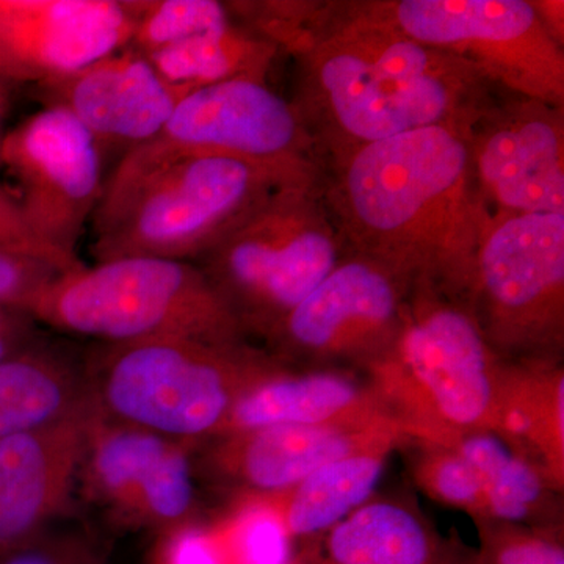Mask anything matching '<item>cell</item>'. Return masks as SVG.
Instances as JSON below:
<instances>
[{"label":"cell","instance_id":"1","mask_svg":"<svg viewBox=\"0 0 564 564\" xmlns=\"http://www.w3.org/2000/svg\"><path fill=\"white\" fill-rule=\"evenodd\" d=\"M256 35L300 66L293 106L329 158L417 129L469 133L492 102L478 70L404 35L364 7L234 2Z\"/></svg>","mask_w":564,"mask_h":564},{"label":"cell","instance_id":"2","mask_svg":"<svg viewBox=\"0 0 564 564\" xmlns=\"http://www.w3.org/2000/svg\"><path fill=\"white\" fill-rule=\"evenodd\" d=\"M467 135L436 126L364 144L322 180L348 251L466 304L491 218Z\"/></svg>","mask_w":564,"mask_h":564},{"label":"cell","instance_id":"3","mask_svg":"<svg viewBox=\"0 0 564 564\" xmlns=\"http://www.w3.org/2000/svg\"><path fill=\"white\" fill-rule=\"evenodd\" d=\"M285 185L296 184L237 159L141 144L122 155L104 184L90 221L91 256L95 262H195L263 196Z\"/></svg>","mask_w":564,"mask_h":564},{"label":"cell","instance_id":"4","mask_svg":"<svg viewBox=\"0 0 564 564\" xmlns=\"http://www.w3.org/2000/svg\"><path fill=\"white\" fill-rule=\"evenodd\" d=\"M85 369L104 417L196 445L221 433L245 393L291 367L250 343L147 339L101 344Z\"/></svg>","mask_w":564,"mask_h":564},{"label":"cell","instance_id":"5","mask_svg":"<svg viewBox=\"0 0 564 564\" xmlns=\"http://www.w3.org/2000/svg\"><path fill=\"white\" fill-rule=\"evenodd\" d=\"M502 364L466 303L415 285L402 333L366 370L411 437L499 430Z\"/></svg>","mask_w":564,"mask_h":564},{"label":"cell","instance_id":"6","mask_svg":"<svg viewBox=\"0 0 564 564\" xmlns=\"http://www.w3.org/2000/svg\"><path fill=\"white\" fill-rule=\"evenodd\" d=\"M39 323L101 344L248 343L243 326L193 262L124 258L62 274L31 307Z\"/></svg>","mask_w":564,"mask_h":564},{"label":"cell","instance_id":"7","mask_svg":"<svg viewBox=\"0 0 564 564\" xmlns=\"http://www.w3.org/2000/svg\"><path fill=\"white\" fill-rule=\"evenodd\" d=\"M348 252L322 184L285 185L263 196L193 263L247 336L267 339Z\"/></svg>","mask_w":564,"mask_h":564},{"label":"cell","instance_id":"8","mask_svg":"<svg viewBox=\"0 0 564 564\" xmlns=\"http://www.w3.org/2000/svg\"><path fill=\"white\" fill-rule=\"evenodd\" d=\"M467 307L503 361H563L564 214L491 215Z\"/></svg>","mask_w":564,"mask_h":564},{"label":"cell","instance_id":"9","mask_svg":"<svg viewBox=\"0 0 564 564\" xmlns=\"http://www.w3.org/2000/svg\"><path fill=\"white\" fill-rule=\"evenodd\" d=\"M364 7L404 35L466 62L489 85L563 107V43L534 2L391 0Z\"/></svg>","mask_w":564,"mask_h":564},{"label":"cell","instance_id":"10","mask_svg":"<svg viewBox=\"0 0 564 564\" xmlns=\"http://www.w3.org/2000/svg\"><path fill=\"white\" fill-rule=\"evenodd\" d=\"M414 288L348 252L267 337L265 350L293 370L366 372L399 339Z\"/></svg>","mask_w":564,"mask_h":564},{"label":"cell","instance_id":"11","mask_svg":"<svg viewBox=\"0 0 564 564\" xmlns=\"http://www.w3.org/2000/svg\"><path fill=\"white\" fill-rule=\"evenodd\" d=\"M148 147L223 155L296 185L322 184L323 159L299 110L263 80L236 79L185 95Z\"/></svg>","mask_w":564,"mask_h":564},{"label":"cell","instance_id":"12","mask_svg":"<svg viewBox=\"0 0 564 564\" xmlns=\"http://www.w3.org/2000/svg\"><path fill=\"white\" fill-rule=\"evenodd\" d=\"M101 148L62 107H44L3 135L0 166L17 180V196L39 239L66 258L76 248L104 192Z\"/></svg>","mask_w":564,"mask_h":564},{"label":"cell","instance_id":"13","mask_svg":"<svg viewBox=\"0 0 564 564\" xmlns=\"http://www.w3.org/2000/svg\"><path fill=\"white\" fill-rule=\"evenodd\" d=\"M79 486L121 524L166 533L195 524L193 445L110 421L99 411L88 434L77 491Z\"/></svg>","mask_w":564,"mask_h":564},{"label":"cell","instance_id":"14","mask_svg":"<svg viewBox=\"0 0 564 564\" xmlns=\"http://www.w3.org/2000/svg\"><path fill=\"white\" fill-rule=\"evenodd\" d=\"M410 433L403 426L269 425L217 434L193 445L196 477L234 497V503L272 499L288 492L326 464L362 452L399 451Z\"/></svg>","mask_w":564,"mask_h":564},{"label":"cell","instance_id":"15","mask_svg":"<svg viewBox=\"0 0 564 564\" xmlns=\"http://www.w3.org/2000/svg\"><path fill=\"white\" fill-rule=\"evenodd\" d=\"M467 141L491 215L564 214L563 107L521 96L492 101Z\"/></svg>","mask_w":564,"mask_h":564},{"label":"cell","instance_id":"16","mask_svg":"<svg viewBox=\"0 0 564 564\" xmlns=\"http://www.w3.org/2000/svg\"><path fill=\"white\" fill-rule=\"evenodd\" d=\"M139 0H0V79L46 84L124 50Z\"/></svg>","mask_w":564,"mask_h":564},{"label":"cell","instance_id":"17","mask_svg":"<svg viewBox=\"0 0 564 564\" xmlns=\"http://www.w3.org/2000/svg\"><path fill=\"white\" fill-rule=\"evenodd\" d=\"M46 107L68 110L102 154L124 155L162 132L192 88L170 84L143 55L124 47L76 73L39 85Z\"/></svg>","mask_w":564,"mask_h":564},{"label":"cell","instance_id":"18","mask_svg":"<svg viewBox=\"0 0 564 564\" xmlns=\"http://www.w3.org/2000/svg\"><path fill=\"white\" fill-rule=\"evenodd\" d=\"M96 404L51 425L0 440V549L29 540L77 491Z\"/></svg>","mask_w":564,"mask_h":564},{"label":"cell","instance_id":"19","mask_svg":"<svg viewBox=\"0 0 564 564\" xmlns=\"http://www.w3.org/2000/svg\"><path fill=\"white\" fill-rule=\"evenodd\" d=\"M269 425H395L408 432L392 404L366 373L344 369H288L267 378L234 406L220 434Z\"/></svg>","mask_w":564,"mask_h":564},{"label":"cell","instance_id":"20","mask_svg":"<svg viewBox=\"0 0 564 564\" xmlns=\"http://www.w3.org/2000/svg\"><path fill=\"white\" fill-rule=\"evenodd\" d=\"M459 540L456 533L444 536L414 500L381 497L300 544L299 564H436Z\"/></svg>","mask_w":564,"mask_h":564},{"label":"cell","instance_id":"21","mask_svg":"<svg viewBox=\"0 0 564 564\" xmlns=\"http://www.w3.org/2000/svg\"><path fill=\"white\" fill-rule=\"evenodd\" d=\"M497 434L564 492L563 361H503Z\"/></svg>","mask_w":564,"mask_h":564},{"label":"cell","instance_id":"22","mask_svg":"<svg viewBox=\"0 0 564 564\" xmlns=\"http://www.w3.org/2000/svg\"><path fill=\"white\" fill-rule=\"evenodd\" d=\"M93 404L85 361L40 337L0 361V440Z\"/></svg>","mask_w":564,"mask_h":564},{"label":"cell","instance_id":"23","mask_svg":"<svg viewBox=\"0 0 564 564\" xmlns=\"http://www.w3.org/2000/svg\"><path fill=\"white\" fill-rule=\"evenodd\" d=\"M452 445L480 477L488 505V521L533 529H564L563 494L527 462L500 434L463 432L437 441Z\"/></svg>","mask_w":564,"mask_h":564},{"label":"cell","instance_id":"24","mask_svg":"<svg viewBox=\"0 0 564 564\" xmlns=\"http://www.w3.org/2000/svg\"><path fill=\"white\" fill-rule=\"evenodd\" d=\"M393 452L380 448L336 459L307 475L288 492L262 502L278 511L293 540L300 544L317 540L372 499Z\"/></svg>","mask_w":564,"mask_h":564},{"label":"cell","instance_id":"25","mask_svg":"<svg viewBox=\"0 0 564 564\" xmlns=\"http://www.w3.org/2000/svg\"><path fill=\"white\" fill-rule=\"evenodd\" d=\"M278 54L274 44L232 18L147 58L170 84L196 90L236 79L267 82Z\"/></svg>","mask_w":564,"mask_h":564},{"label":"cell","instance_id":"26","mask_svg":"<svg viewBox=\"0 0 564 564\" xmlns=\"http://www.w3.org/2000/svg\"><path fill=\"white\" fill-rule=\"evenodd\" d=\"M399 451L406 458L411 480L430 499L463 511L474 522L488 521L484 484L469 462L452 445L410 437Z\"/></svg>","mask_w":564,"mask_h":564},{"label":"cell","instance_id":"27","mask_svg":"<svg viewBox=\"0 0 564 564\" xmlns=\"http://www.w3.org/2000/svg\"><path fill=\"white\" fill-rule=\"evenodd\" d=\"M228 3L215 0H139L129 50L148 57L232 20Z\"/></svg>","mask_w":564,"mask_h":564},{"label":"cell","instance_id":"28","mask_svg":"<svg viewBox=\"0 0 564 564\" xmlns=\"http://www.w3.org/2000/svg\"><path fill=\"white\" fill-rule=\"evenodd\" d=\"M221 529H215L228 564H299L300 547L267 502L236 508Z\"/></svg>","mask_w":564,"mask_h":564},{"label":"cell","instance_id":"29","mask_svg":"<svg viewBox=\"0 0 564 564\" xmlns=\"http://www.w3.org/2000/svg\"><path fill=\"white\" fill-rule=\"evenodd\" d=\"M477 527V564H564V529H533L499 521Z\"/></svg>","mask_w":564,"mask_h":564},{"label":"cell","instance_id":"30","mask_svg":"<svg viewBox=\"0 0 564 564\" xmlns=\"http://www.w3.org/2000/svg\"><path fill=\"white\" fill-rule=\"evenodd\" d=\"M68 272L73 270L50 259L0 250V304L21 307L31 314V307L41 293Z\"/></svg>","mask_w":564,"mask_h":564},{"label":"cell","instance_id":"31","mask_svg":"<svg viewBox=\"0 0 564 564\" xmlns=\"http://www.w3.org/2000/svg\"><path fill=\"white\" fill-rule=\"evenodd\" d=\"M0 564H104L98 549L76 533H47L0 549Z\"/></svg>","mask_w":564,"mask_h":564},{"label":"cell","instance_id":"32","mask_svg":"<svg viewBox=\"0 0 564 564\" xmlns=\"http://www.w3.org/2000/svg\"><path fill=\"white\" fill-rule=\"evenodd\" d=\"M0 250L25 252V254L39 256L61 263L68 270H76L85 265L82 261L66 258L39 239L24 212H22L17 196L0 191Z\"/></svg>","mask_w":564,"mask_h":564},{"label":"cell","instance_id":"33","mask_svg":"<svg viewBox=\"0 0 564 564\" xmlns=\"http://www.w3.org/2000/svg\"><path fill=\"white\" fill-rule=\"evenodd\" d=\"M169 534L158 564H228L215 530L192 524Z\"/></svg>","mask_w":564,"mask_h":564},{"label":"cell","instance_id":"34","mask_svg":"<svg viewBox=\"0 0 564 564\" xmlns=\"http://www.w3.org/2000/svg\"><path fill=\"white\" fill-rule=\"evenodd\" d=\"M36 323L28 311L0 304V361L39 339Z\"/></svg>","mask_w":564,"mask_h":564},{"label":"cell","instance_id":"35","mask_svg":"<svg viewBox=\"0 0 564 564\" xmlns=\"http://www.w3.org/2000/svg\"><path fill=\"white\" fill-rule=\"evenodd\" d=\"M436 564H477V549L459 540L454 551Z\"/></svg>","mask_w":564,"mask_h":564},{"label":"cell","instance_id":"36","mask_svg":"<svg viewBox=\"0 0 564 564\" xmlns=\"http://www.w3.org/2000/svg\"><path fill=\"white\" fill-rule=\"evenodd\" d=\"M0 111H2V109H0ZM2 139H3V135H0V147H2Z\"/></svg>","mask_w":564,"mask_h":564}]
</instances>
